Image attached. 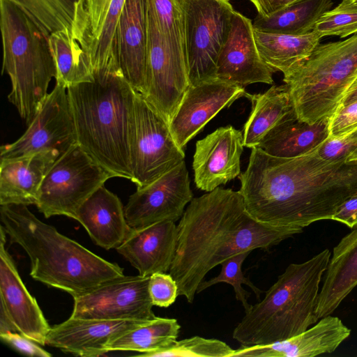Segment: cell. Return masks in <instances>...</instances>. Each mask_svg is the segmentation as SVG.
<instances>
[{
	"label": "cell",
	"instance_id": "obj_46",
	"mask_svg": "<svg viewBox=\"0 0 357 357\" xmlns=\"http://www.w3.org/2000/svg\"><path fill=\"white\" fill-rule=\"evenodd\" d=\"M338 6L345 9L357 10V0H342Z\"/></svg>",
	"mask_w": 357,
	"mask_h": 357
},
{
	"label": "cell",
	"instance_id": "obj_22",
	"mask_svg": "<svg viewBox=\"0 0 357 357\" xmlns=\"http://www.w3.org/2000/svg\"><path fill=\"white\" fill-rule=\"evenodd\" d=\"M177 225L164 220L130 230L116 251L146 277L169 271L177 245Z\"/></svg>",
	"mask_w": 357,
	"mask_h": 357
},
{
	"label": "cell",
	"instance_id": "obj_37",
	"mask_svg": "<svg viewBox=\"0 0 357 357\" xmlns=\"http://www.w3.org/2000/svg\"><path fill=\"white\" fill-rule=\"evenodd\" d=\"M313 31L321 38L335 36L346 38L357 33V10L336 6L325 13Z\"/></svg>",
	"mask_w": 357,
	"mask_h": 357
},
{
	"label": "cell",
	"instance_id": "obj_43",
	"mask_svg": "<svg viewBox=\"0 0 357 357\" xmlns=\"http://www.w3.org/2000/svg\"><path fill=\"white\" fill-rule=\"evenodd\" d=\"M333 220L346 225L349 228L357 226V195L343 202L332 217Z\"/></svg>",
	"mask_w": 357,
	"mask_h": 357
},
{
	"label": "cell",
	"instance_id": "obj_38",
	"mask_svg": "<svg viewBox=\"0 0 357 357\" xmlns=\"http://www.w3.org/2000/svg\"><path fill=\"white\" fill-rule=\"evenodd\" d=\"M357 149V129L347 135L338 137H328L316 152L322 159L329 161L348 160Z\"/></svg>",
	"mask_w": 357,
	"mask_h": 357
},
{
	"label": "cell",
	"instance_id": "obj_23",
	"mask_svg": "<svg viewBox=\"0 0 357 357\" xmlns=\"http://www.w3.org/2000/svg\"><path fill=\"white\" fill-rule=\"evenodd\" d=\"M91 31L88 11L83 12L70 29L50 35V43L56 67V81L67 88L93 80L89 50Z\"/></svg>",
	"mask_w": 357,
	"mask_h": 357
},
{
	"label": "cell",
	"instance_id": "obj_16",
	"mask_svg": "<svg viewBox=\"0 0 357 357\" xmlns=\"http://www.w3.org/2000/svg\"><path fill=\"white\" fill-rule=\"evenodd\" d=\"M274 72L258 50L252 21L234 11L231 29L218 56L216 78L245 86L254 83H273Z\"/></svg>",
	"mask_w": 357,
	"mask_h": 357
},
{
	"label": "cell",
	"instance_id": "obj_36",
	"mask_svg": "<svg viewBox=\"0 0 357 357\" xmlns=\"http://www.w3.org/2000/svg\"><path fill=\"white\" fill-rule=\"evenodd\" d=\"M151 1L162 35L176 55L186 62L180 16L174 1Z\"/></svg>",
	"mask_w": 357,
	"mask_h": 357
},
{
	"label": "cell",
	"instance_id": "obj_15",
	"mask_svg": "<svg viewBox=\"0 0 357 357\" xmlns=\"http://www.w3.org/2000/svg\"><path fill=\"white\" fill-rule=\"evenodd\" d=\"M246 93L243 86L214 79L189 85L169 126L183 149L219 112Z\"/></svg>",
	"mask_w": 357,
	"mask_h": 357
},
{
	"label": "cell",
	"instance_id": "obj_9",
	"mask_svg": "<svg viewBox=\"0 0 357 357\" xmlns=\"http://www.w3.org/2000/svg\"><path fill=\"white\" fill-rule=\"evenodd\" d=\"M113 177L77 143L46 174L36 206L47 218L53 215L74 218L80 206Z\"/></svg>",
	"mask_w": 357,
	"mask_h": 357
},
{
	"label": "cell",
	"instance_id": "obj_40",
	"mask_svg": "<svg viewBox=\"0 0 357 357\" xmlns=\"http://www.w3.org/2000/svg\"><path fill=\"white\" fill-rule=\"evenodd\" d=\"M357 129V100L340 105L329 117V137H338Z\"/></svg>",
	"mask_w": 357,
	"mask_h": 357
},
{
	"label": "cell",
	"instance_id": "obj_11",
	"mask_svg": "<svg viewBox=\"0 0 357 357\" xmlns=\"http://www.w3.org/2000/svg\"><path fill=\"white\" fill-rule=\"evenodd\" d=\"M24 133L0 148V161L18 159L40 152L59 157L77 143L74 116L67 86L56 81Z\"/></svg>",
	"mask_w": 357,
	"mask_h": 357
},
{
	"label": "cell",
	"instance_id": "obj_39",
	"mask_svg": "<svg viewBox=\"0 0 357 357\" xmlns=\"http://www.w3.org/2000/svg\"><path fill=\"white\" fill-rule=\"evenodd\" d=\"M149 292L153 305L168 307L178 295V286L169 273H155L150 275Z\"/></svg>",
	"mask_w": 357,
	"mask_h": 357
},
{
	"label": "cell",
	"instance_id": "obj_20",
	"mask_svg": "<svg viewBox=\"0 0 357 357\" xmlns=\"http://www.w3.org/2000/svg\"><path fill=\"white\" fill-rule=\"evenodd\" d=\"M0 238V299L19 332L45 345L51 327L36 300L24 286L15 263L7 252L6 232L1 226Z\"/></svg>",
	"mask_w": 357,
	"mask_h": 357
},
{
	"label": "cell",
	"instance_id": "obj_25",
	"mask_svg": "<svg viewBox=\"0 0 357 357\" xmlns=\"http://www.w3.org/2000/svg\"><path fill=\"white\" fill-rule=\"evenodd\" d=\"M59 158L48 151L0 161V205H36L43 181Z\"/></svg>",
	"mask_w": 357,
	"mask_h": 357
},
{
	"label": "cell",
	"instance_id": "obj_42",
	"mask_svg": "<svg viewBox=\"0 0 357 357\" xmlns=\"http://www.w3.org/2000/svg\"><path fill=\"white\" fill-rule=\"evenodd\" d=\"M91 31V43L100 36L111 0H86Z\"/></svg>",
	"mask_w": 357,
	"mask_h": 357
},
{
	"label": "cell",
	"instance_id": "obj_5",
	"mask_svg": "<svg viewBox=\"0 0 357 357\" xmlns=\"http://www.w3.org/2000/svg\"><path fill=\"white\" fill-rule=\"evenodd\" d=\"M331 252L325 249L290 264L264 298L245 312L232 337L242 346L268 344L294 337L315 324L319 287Z\"/></svg>",
	"mask_w": 357,
	"mask_h": 357
},
{
	"label": "cell",
	"instance_id": "obj_17",
	"mask_svg": "<svg viewBox=\"0 0 357 357\" xmlns=\"http://www.w3.org/2000/svg\"><path fill=\"white\" fill-rule=\"evenodd\" d=\"M114 55L121 75L144 96L148 91L147 0H126L114 38Z\"/></svg>",
	"mask_w": 357,
	"mask_h": 357
},
{
	"label": "cell",
	"instance_id": "obj_14",
	"mask_svg": "<svg viewBox=\"0 0 357 357\" xmlns=\"http://www.w3.org/2000/svg\"><path fill=\"white\" fill-rule=\"evenodd\" d=\"M192 199L183 161L151 184L137 189L124 206L126 218L132 229L164 220L176 222Z\"/></svg>",
	"mask_w": 357,
	"mask_h": 357
},
{
	"label": "cell",
	"instance_id": "obj_12",
	"mask_svg": "<svg viewBox=\"0 0 357 357\" xmlns=\"http://www.w3.org/2000/svg\"><path fill=\"white\" fill-rule=\"evenodd\" d=\"M147 101L169 123L190 83L186 62L162 35L147 0Z\"/></svg>",
	"mask_w": 357,
	"mask_h": 357
},
{
	"label": "cell",
	"instance_id": "obj_1",
	"mask_svg": "<svg viewBox=\"0 0 357 357\" xmlns=\"http://www.w3.org/2000/svg\"><path fill=\"white\" fill-rule=\"evenodd\" d=\"M316 149L285 159L252 149L238 176L248 213L264 224L301 229L331 220L343 202L357 195V159L326 160Z\"/></svg>",
	"mask_w": 357,
	"mask_h": 357
},
{
	"label": "cell",
	"instance_id": "obj_21",
	"mask_svg": "<svg viewBox=\"0 0 357 357\" xmlns=\"http://www.w3.org/2000/svg\"><path fill=\"white\" fill-rule=\"evenodd\" d=\"M350 333L351 330L340 318L328 315L291 338L268 344L241 345L232 357H313L331 354Z\"/></svg>",
	"mask_w": 357,
	"mask_h": 357
},
{
	"label": "cell",
	"instance_id": "obj_41",
	"mask_svg": "<svg viewBox=\"0 0 357 357\" xmlns=\"http://www.w3.org/2000/svg\"><path fill=\"white\" fill-rule=\"evenodd\" d=\"M1 339L21 353L31 356L50 357L52 354L39 347L36 342L19 332L0 334Z\"/></svg>",
	"mask_w": 357,
	"mask_h": 357
},
{
	"label": "cell",
	"instance_id": "obj_28",
	"mask_svg": "<svg viewBox=\"0 0 357 357\" xmlns=\"http://www.w3.org/2000/svg\"><path fill=\"white\" fill-rule=\"evenodd\" d=\"M261 56L275 73H288L307 60L319 45L321 37L314 31L304 35L269 33L254 29Z\"/></svg>",
	"mask_w": 357,
	"mask_h": 357
},
{
	"label": "cell",
	"instance_id": "obj_45",
	"mask_svg": "<svg viewBox=\"0 0 357 357\" xmlns=\"http://www.w3.org/2000/svg\"><path fill=\"white\" fill-rule=\"evenodd\" d=\"M6 332H19V331L10 317L6 307L3 303L1 302L0 334Z\"/></svg>",
	"mask_w": 357,
	"mask_h": 357
},
{
	"label": "cell",
	"instance_id": "obj_26",
	"mask_svg": "<svg viewBox=\"0 0 357 357\" xmlns=\"http://www.w3.org/2000/svg\"><path fill=\"white\" fill-rule=\"evenodd\" d=\"M357 285V226L333 248L316 308L317 318L331 315Z\"/></svg>",
	"mask_w": 357,
	"mask_h": 357
},
{
	"label": "cell",
	"instance_id": "obj_7",
	"mask_svg": "<svg viewBox=\"0 0 357 357\" xmlns=\"http://www.w3.org/2000/svg\"><path fill=\"white\" fill-rule=\"evenodd\" d=\"M356 79L357 33L319 44L283 78L297 117L310 124L331 116Z\"/></svg>",
	"mask_w": 357,
	"mask_h": 357
},
{
	"label": "cell",
	"instance_id": "obj_47",
	"mask_svg": "<svg viewBox=\"0 0 357 357\" xmlns=\"http://www.w3.org/2000/svg\"><path fill=\"white\" fill-rule=\"evenodd\" d=\"M357 159V149L351 154V155L349 158V160H355Z\"/></svg>",
	"mask_w": 357,
	"mask_h": 357
},
{
	"label": "cell",
	"instance_id": "obj_29",
	"mask_svg": "<svg viewBox=\"0 0 357 357\" xmlns=\"http://www.w3.org/2000/svg\"><path fill=\"white\" fill-rule=\"evenodd\" d=\"M244 97L252 103V110L243 128L244 146L257 148L264 136L289 112L294 109L286 84L273 86L264 93Z\"/></svg>",
	"mask_w": 357,
	"mask_h": 357
},
{
	"label": "cell",
	"instance_id": "obj_30",
	"mask_svg": "<svg viewBox=\"0 0 357 357\" xmlns=\"http://www.w3.org/2000/svg\"><path fill=\"white\" fill-rule=\"evenodd\" d=\"M333 5L332 0H300L268 17L257 15L253 27L264 33L304 35L313 31L317 21Z\"/></svg>",
	"mask_w": 357,
	"mask_h": 357
},
{
	"label": "cell",
	"instance_id": "obj_35",
	"mask_svg": "<svg viewBox=\"0 0 357 357\" xmlns=\"http://www.w3.org/2000/svg\"><path fill=\"white\" fill-rule=\"evenodd\" d=\"M234 350L225 342L199 336L176 340L171 347L140 355L146 357H232Z\"/></svg>",
	"mask_w": 357,
	"mask_h": 357
},
{
	"label": "cell",
	"instance_id": "obj_27",
	"mask_svg": "<svg viewBox=\"0 0 357 357\" xmlns=\"http://www.w3.org/2000/svg\"><path fill=\"white\" fill-rule=\"evenodd\" d=\"M329 137V118L310 124L292 109L262 139L257 148L269 155L294 158L316 149Z\"/></svg>",
	"mask_w": 357,
	"mask_h": 357
},
{
	"label": "cell",
	"instance_id": "obj_44",
	"mask_svg": "<svg viewBox=\"0 0 357 357\" xmlns=\"http://www.w3.org/2000/svg\"><path fill=\"white\" fill-rule=\"evenodd\" d=\"M256 8L258 15L268 17L300 0H249Z\"/></svg>",
	"mask_w": 357,
	"mask_h": 357
},
{
	"label": "cell",
	"instance_id": "obj_4",
	"mask_svg": "<svg viewBox=\"0 0 357 357\" xmlns=\"http://www.w3.org/2000/svg\"><path fill=\"white\" fill-rule=\"evenodd\" d=\"M68 87L77 144L115 177L132 178L130 139L137 92L118 72Z\"/></svg>",
	"mask_w": 357,
	"mask_h": 357
},
{
	"label": "cell",
	"instance_id": "obj_10",
	"mask_svg": "<svg viewBox=\"0 0 357 357\" xmlns=\"http://www.w3.org/2000/svg\"><path fill=\"white\" fill-rule=\"evenodd\" d=\"M131 181L142 188L184 161L185 153L175 142L169 123L136 93L130 139Z\"/></svg>",
	"mask_w": 357,
	"mask_h": 357
},
{
	"label": "cell",
	"instance_id": "obj_8",
	"mask_svg": "<svg viewBox=\"0 0 357 357\" xmlns=\"http://www.w3.org/2000/svg\"><path fill=\"white\" fill-rule=\"evenodd\" d=\"M180 16L190 85L216 79L235 10L229 0H173Z\"/></svg>",
	"mask_w": 357,
	"mask_h": 357
},
{
	"label": "cell",
	"instance_id": "obj_34",
	"mask_svg": "<svg viewBox=\"0 0 357 357\" xmlns=\"http://www.w3.org/2000/svg\"><path fill=\"white\" fill-rule=\"evenodd\" d=\"M250 252V251L241 252L222 261L220 264L222 267L220 273L208 280H203L197 288V294L218 283H227L233 287L236 299L241 303L245 312H248L252 306L247 300V297H249L250 294L243 288L242 284L248 286L254 291L257 299H259L262 293H265L245 277L242 271V265Z\"/></svg>",
	"mask_w": 357,
	"mask_h": 357
},
{
	"label": "cell",
	"instance_id": "obj_31",
	"mask_svg": "<svg viewBox=\"0 0 357 357\" xmlns=\"http://www.w3.org/2000/svg\"><path fill=\"white\" fill-rule=\"evenodd\" d=\"M180 328L176 319L156 317L112 340L107 350L137 351L140 356L165 349L177 340Z\"/></svg>",
	"mask_w": 357,
	"mask_h": 357
},
{
	"label": "cell",
	"instance_id": "obj_18",
	"mask_svg": "<svg viewBox=\"0 0 357 357\" xmlns=\"http://www.w3.org/2000/svg\"><path fill=\"white\" fill-rule=\"evenodd\" d=\"M243 147V133L231 126L198 140L192 161L196 187L208 192L238 176Z\"/></svg>",
	"mask_w": 357,
	"mask_h": 357
},
{
	"label": "cell",
	"instance_id": "obj_6",
	"mask_svg": "<svg viewBox=\"0 0 357 357\" xmlns=\"http://www.w3.org/2000/svg\"><path fill=\"white\" fill-rule=\"evenodd\" d=\"M2 73L10 80L8 101L28 126L56 77L50 33L26 10L10 0H0Z\"/></svg>",
	"mask_w": 357,
	"mask_h": 357
},
{
	"label": "cell",
	"instance_id": "obj_13",
	"mask_svg": "<svg viewBox=\"0 0 357 357\" xmlns=\"http://www.w3.org/2000/svg\"><path fill=\"white\" fill-rule=\"evenodd\" d=\"M150 276H121L74 298L72 317L149 321L155 318L149 292Z\"/></svg>",
	"mask_w": 357,
	"mask_h": 357
},
{
	"label": "cell",
	"instance_id": "obj_3",
	"mask_svg": "<svg viewBox=\"0 0 357 357\" xmlns=\"http://www.w3.org/2000/svg\"><path fill=\"white\" fill-rule=\"evenodd\" d=\"M0 206L1 226L10 242L27 254L30 275L35 280L75 297L124 275L119 265L61 234L36 218L26 205Z\"/></svg>",
	"mask_w": 357,
	"mask_h": 357
},
{
	"label": "cell",
	"instance_id": "obj_19",
	"mask_svg": "<svg viewBox=\"0 0 357 357\" xmlns=\"http://www.w3.org/2000/svg\"><path fill=\"white\" fill-rule=\"evenodd\" d=\"M145 321L70 317L51 327L45 344L75 356H100L108 352L107 346L109 342Z\"/></svg>",
	"mask_w": 357,
	"mask_h": 357
},
{
	"label": "cell",
	"instance_id": "obj_32",
	"mask_svg": "<svg viewBox=\"0 0 357 357\" xmlns=\"http://www.w3.org/2000/svg\"><path fill=\"white\" fill-rule=\"evenodd\" d=\"M31 14L50 33L70 29L88 10L86 0H10Z\"/></svg>",
	"mask_w": 357,
	"mask_h": 357
},
{
	"label": "cell",
	"instance_id": "obj_33",
	"mask_svg": "<svg viewBox=\"0 0 357 357\" xmlns=\"http://www.w3.org/2000/svg\"><path fill=\"white\" fill-rule=\"evenodd\" d=\"M125 2L126 0H111L100 34L90 45L89 57L93 73H119L114 55V38Z\"/></svg>",
	"mask_w": 357,
	"mask_h": 357
},
{
	"label": "cell",
	"instance_id": "obj_24",
	"mask_svg": "<svg viewBox=\"0 0 357 357\" xmlns=\"http://www.w3.org/2000/svg\"><path fill=\"white\" fill-rule=\"evenodd\" d=\"M73 219L85 228L97 245L106 250L119 247L131 230L120 199L105 185L80 206Z\"/></svg>",
	"mask_w": 357,
	"mask_h": 357
},
{
	"label": "cell",
	"instance_id": "obj_2",
	"mask_svg": "<svg viewBox=\"0 0 357 357\" xmlns=\"http://www.w3.org/2000/svg\"><path fill=\"white\" fill-rule=\"evenodd\" d=\"M169 273L178 295L192 303L206 275L227 259L255 249L269 250L301 229L264 224L246 211L239 191L220 187L193 198L177 225Z\"/></svg>",
	"mask_w": 357,
	"mask_h": 357
}]
</instances>
